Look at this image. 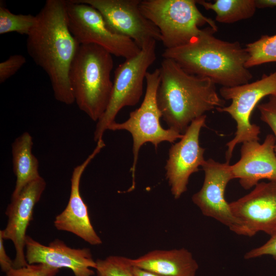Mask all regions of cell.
<instances>
[{"label":"cell","mask_w":276,"mask_h":276,"mask_svg":"<svg viewBox=\"0 0 276 276\" xmlns=\"http://www.w3.org/2000/svg\"><path fill=\"white\" fill-rule=\"evenodd\" d=\"M25 256L28 264H42L58 268H67L74 276H93L96 261L89 248H74L56 239L44 245L27 235Z\"/></svg>","instance_id":"2e32d148"},{"label":"cell","mask_w":276,"mask_h":276,"mask_svg":"<svg viewBox=\"0 0 276 276\" xmlns=\"http://www.w3.org/2000/svg\"><path fill=\"white\" fill-rule=\"evenodd\" d=\"M132 271L135 276H163L156 274L133 266H132Z\"/></svg>","instance_id":"f546056e"},{"label":"cell","mask_w":276,"mask_h":276,"mask_svg":"<svg viewBox=\"0 0 276 276\" xmlns=\"http://www.w3.org/2000/svg\"><path fill=\"white\" fill-rule=\"evenodd\" d=\"M265 255L271 256L276 260V234L271 236L263 245L246 252L244 255V258L250 259Z\"/></svg>","instance_id":"4316f807"},{"label":"cell","mask_w":276,"mask_h":276,"mask_svg":"<svg viewBox=\"0 0 276 276\" xmlns=\"http://www.w3.org/2000/svg\"><path fill=\"white\" fill-rule=\"evenodd\" d=\"M37 22L36 16L15 14L0 2V34L16 32L28 36Z\"/></svg>","instance_id":"7402d4cb"},{"label":"cell","mask_w":276,"mask_h":276,"mask_svg":"<svg viewBox=\"0 0 276 276\" xmlns=\"http://www.w3.org/2000/svg\"><path fill=\"white\" fill-rule=\"evenodd\" d=\"M275 143L273 134H267L262 144L259 141L242 143L240 158L231 170L243 189H250L262 179L276 181Z\"/></svg>","instance_id":"e0dca14e"},{"label":"cell","mask_w":276,"mask_h":276,"mask_svg":"<svg viewBox=\"0 0 276 276\" xmlns=\"http://www.w3.org/2000/svg\"><path fill=\"white\" fill-rule=\"evenodd\" d=\"M206 10L216 14L215 20L223 24H233L252 17L256 11V0H215L213 2L196 1Z\"/></svg>","instance_id":"ffe728a7"},{"label":"cell","mask_w":276,"mask_h":276,"mask_svg":"<svg viewBox=\"0 0 276 276\" xmlns=\"http://www.w3.org/2000/svg\"><path fill=\"white\" fill-rule=\"evenodd\" d=\"M66 13L70 32L80 44H95L125 59L141 51L132 40L110 31L100 13L92 6L76 0L66 1Z\"/></svg>","instance_id":"9c48e42d"},{"label":"cell","mask_w":276,"mask_h":276,"mask_svg":"<svg viewBox=\"0 0 276 276\" xmlns=\"http://www.w3.org/2000/svg\"><path fill=\"white\" fill-rule=\"evenodd\" d=\"M129 261L133 267L163 276H195L199 267L192 253L184 248L154 250Z\"/></svg>","instance_id":"ac0fdd59"},{"label":"cell","mask_w":276,"mask_h":276,"mask_svg":"<svg viewBox=\"0 0 276 276\" xmlns=\"http://www.w3.org/2000/svg\"><path fill=\"white\" fill-rule=\"evenodd\" d=\"M221 97L231 100L227 106L216 109L229 114L236 123L234 137L226 144V162L229 163L235 147L243 142L259 141L260 127L250 122L251 115L261 100L270 96H276V70L252 82L234 87H221Z\"/></svg>","instance_id":"52a82bcc"},{"label":"cell","mask_w":276,"mask_h":276,"mask_svg":"<svg viewBox=\"0 0 276 276\" xmlns=\"http://www.w3.org/2000/svg\"><path fill=\"white\" fill-rule=\"evenodd\" d=\"M105 146L103 139L80 165L74 168L71 178V192L68 203L64 210L55 219L56 228L72 233L93 245H99L102 241L91 223L88 208L80 192V183L85 169Z\"/></svg>","instance_id":"9a60e30c"},{"label":"cell","mask_w":276,"mask_h":276,"mask_svg":"<svg viewBox=\"0 0 276 276\" xmlns=\"http://www.w3.org/2000/svg\"><path fill=\"white\" fill-rule=\"evenodd\" d=\"M159 70L156 101L169 128L183 134L194 120L224 106L211 79L187 73L169 58L163 59Z\"/></svg>","instance_id":"3957f363"},{"label":"cell","mask_w":276,"mask_h":276,"mask_svg":"<svg viewBox=\"0 0 276 276\" xmlns=\"http://www.w3.org/2000/svg\"><path fill=\"white\" fill-rule=\"evenodd\" d=\"M195 0H141L143 15L159 30L166 49L183 45L205 24L218 30L214 20L204 16Z\"/></svg>","instance_id":"5b68a950"},{"label":"cell","mask_w":276,"mask_h":276,"mask_svg":"<svg viewBox=\"0 0 276 276\" xmlns=\"http://www.w3.org/2000/svg\"><path fill=\"white\" fill-rule=\"evenodd\" d=\"M97 9L112 33L132 40L141 49L161 41L158 28L142 13L141 0H76Z\"/></svg>","instance_id":"8fae6325"},{"label":"cell","mask_w":276,"mask_h":276,"mask_svg":"<svg viewBox=\"0 0 276 276\" xmlns=\"http://www.w3.org/2000/svg\"><path fill=\"white\" fill-rule=\"evenodd\" d=\"M218 30L210 26L187 44L166 49L163 58L174 60L187 73L211 79L222 87L247 83L252 75L245 66L248 55L238 41L229 42L216 37Z\"/></svg>","instance_id":"7a4b0ae2"},{"label":"cell","mask_w":276,"mask_h":276,"mask_svg":"<svg viewBox=\"0 0 276 276\" xmlns=\"http://www.w3.org/2000/svg\"><path fill=\"white\" fill-rule=\"evenodd\" d=\"M205 114L194 120L180 141L170 148L165 166L166 176L175 199L187 190L190 176L204 164L205 149L199 144L201 129L205 125Z\"/></svg>","instance_id":"7c38bea8"},{"label":"cell","mask_w":276,"mask_h":276,"mask_svg":"<svg viewBox=\"0 0 276 276\" xmlns=\"http://www.w3.org/2000/svg\"><path fill=\"white\" fill-rule=\"evenodd\" d=\"M37 22L27 36V52L48 75L56 100L75 102L69 71L80 44L69 29L66 1L47 0L36 15Z\"/></svg>","instance_id":"6da1fadb"},{"label":"cell","mask_w":276,"mask_h":276,"mask_svg":"<svg viewBox=\"0 0 276 276\" xmlns=\"http://www.w3.org/2000/svg\"><path fill=\"white\" fill-rule=\"evenodd\" d=\"M33 145L32 137L28 132L22 133L12 144L13 170L16 180L11 199L16 197L29 182L40 177L38 160L32 151Z\"/></svg>","instance_id":"d6986e66"},{"label":"cell","mask_w":276,"mask_h":276,"mask_svg":"<svg viewBox=\"0 0 276 276\" xmlns=\"http://www.w3.org/2000/svg\"><path fill=\"white\" fill-rule=\"evenodd\" d=\"M130 258L109 256L104 259L96 260L95 269L97 276H135Z\"/></svg>","instance_id":"603a6c76"},{"label":"cell","mask_w":276,"mask_h":276,"mask_svg":"<svg viewBox=\"0 0 276 276\" xmlns=\"http://www.w3.org/2000/svg\"><path fill=\"white\" fill-rule=\"evenodd\" d=\"M201 167L204 172L203 183L193 195L192 201L203 215L214 218L238 235L247 236L245 228L234 215L225 198L226 187L234 179L231 165L210 158Z\"/></svg>","instance_id":"30bf717a"},{"label":"cell","mask_w":276,"mask_h":276,"mask_svg":"<svg viewBox=\"0 0 276 276\" xmlns=\"http://www.w3.org/2000/svg\"><path fill=\"white\" fill-rule=\"evenodd\" d=\"M156 41H151L136 56L126 59L115 70L109 103L97 121L94 132V139L96 142L102 139L109 125L115 122V118L121 109L134 106L139 102L147 70L156 59Z\"/></svg>","instance_id":"ba28073f"},{"label":"cell","mask_w":276,"mask_h":276,"mask_svg":"<svg viewBox=\"0 0 276 276\" xmlns=\"http://www.w3.org/2000/svg\"><path fill=\"white\" fill-rule=\"evenodd\" d=\"M229 206L247 236L259 232L270 237L276 234V181L259 182L249 193L230 202Z\"/></svg>","instance_id":"4fadbf2b"},{"label":"cell","mask_w":276,"mask_h":276,"mask_svg":"<svg viewBox=\"0 0 276 276\" xmlns=\"http://www.w3.org/2000/svg\"><path fill=\"white\" fill-rule=\"evenodd\" d=\"M257 108L260 112V119L271 129L275 137L274 151L276 154V96L268 97V100L259 103Z\"/></svg>","instance_id":"d4e9b609"},{"label":"cell","mask_w":276,"mask_h":276,"mask_svg":"<svg viewBox=\"0 0 276 276\" xmlns=\"http://www.w3.org/2000/svg\"><path fill=\"white\" fill-rule=\"evenodd\" d=\"M45 187L46 182L40 176L27 184L16 197L11 199L7 207L5 214L8 222L5 228L0 231V234L4 240H10L14 246L16 255L13 268L28 264L25 256L26 232L32 220L34 208Z\"/></svg>","instance_id":"5bb4252c"},{"label":"cell","mask_w":276,"mask_h":276,"mask_svg":"<svg viewBox=\"0 0 276 276\" xmlns=\"http://www.w3.org/2000/svg\"><path fill=\"white\" fill-rule=\"evenodd\" d=\"M26 62V58L20 54L11 55L0 63V83L5 82L14 75Z\"/></svg>","instance_id":"484cf974"},{"label":"cell","mask_w":276,"mask_h":276,"mask_svg":"<svg viewBox=\"0 0 276 276\" xmlns=\"http://www.w3.org/2000/svg\"><path fill=\"white\" fill-rule=\"evenodd\" d=\"M4 238L0 234V266L5 273L13 268V261L7 254L4 244Z\"/></svg>","instance_id":"83f0119b"},{"label":"cell","mask_w":276,"mask_h":276,"mask_svg":"<svg viewBox=\"0 0 276 276\" xmlns=\"http://www.w3.org/2000/svg\"><path fill=\"white\" fill-rule=\"evenodd\" d=\"M59 271V269L45 264H28L20 268H12L6 274V276H55Z\"/></svg>","instance_id":"cb8c5ba5"},{"label":"cell","mask_w":276,"mask_h":276,"mask_svg":"<svg viewBox=\"0 0 276 276\" xmlns=\"http://www.w3.org/2000/svg\"><path fill=\"white\" fill-rule=\"evenodd\" d=\"M257 8L276 7V0H256Z\"/></svg>","instance_id":"f1b7e54d"},{"label":"cell","mask_w":276,"mask_h":276,"mask_svg":"<svg viewBox=\"0 0 276 276\" xmlns=\"http://www.w3.org/2000/svg\"><path fill=\"white\" fill-rule=\"evenodd\" d=\"M145 79L147 85L146 93L141 106L130 113L126 121L121 123L114 122L107 128V130L113 131L125 130L132 135L133 160L131 171L132 189L134 187L135 172L141 147L149 142L156 150L160 143H173L183 136V134L172 129L163 128L160 124V118L162 115L156 101L157 90L160 81L159 68L151 73L148 72Z\"/></svg>","instance_id":"8992f818"},{"label":"cell","mask_w":276,"mask_h":276,"mask_svg":"<svg viewBox=\"0 0 276 276\" xmlns=\"http://www.w3.org/2000/svg\"><path fill=\"white\" fill-rule=\"evenodd\" d=\"M112 55L95 44H80L71 65L69 81L78 108L98 121L106 111L113 88Z\"/></svg>","instance_id":"277c9868"},{"label":"cell","mask_w":276,"mask_h":276,"mask_svg":"<svg viewBox=\"0 0 276 276\" xmlns=\"http://www.w3.org/2000/svg\"><path fill=\"white\" fill-rule=\"evenodd\" d=\"M245 48L248 55L245 63L247 68L276 62V34L262 35L257 40L247 43Z\"/></svg>","instance_id":"44dd1931"}]
</instances>
